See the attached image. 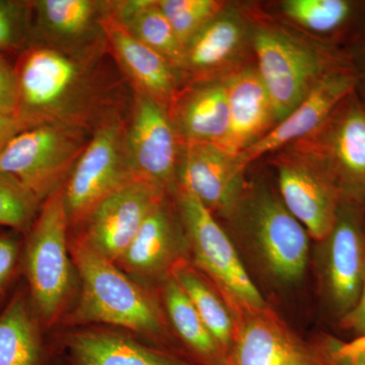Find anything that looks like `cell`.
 <instances>
[{"mask_svg":"<svg viewBox=\"0 0 365 365\" xmlns=\"http://www.w3.org/2000/svg\"><path fill=\"white\" fill-rule=\"evenodd\" d=\"M90 138L85 129L66 125L28 127L0 150V174L44 202L66 184Z\"/></svg>","mask_w":365,"mask_h":365,"instance_id":"obj_8","label":"cell"},{"mask_svg":"<svg viewBox=\"0 0 365 365\" xmlns=\"http://www.w3.org/2000/svg\"><path fill=\"white\" fill-rule=\"evenodd\" d=\"M262 83L282 121L329 72L353 68L352 59L339 52L309 49L277 31L261 29L253 38Z\"/></svg>","mask_w":365,"mask_h":365,"instance_id":"obj_7","label":"cell"},{"mask_svg":"<svg viewBox=\"0 0 365 365\" xmlns=\"http://www.w3.org/2000/svg\"><path fill=\"white\" fill-rule=\"evenodd\" d=\"M40 326L30 297L18 292L0 314V365H44Z\"/></svg>","mask_w":365,"mask_h":365,"instance_id":"obj_25","label":"cell"},{"mask_svg":"<svg viewBox=\"0 0 365 365\" xmlns=\"http://www.w3.org/2000/svg\"><path fill=\"white\" fill-rule=\"evenodd\" d=\"M21 234L7 230L0 232V300L13 284L24 255Z\"/></svg>","mask_w":365,"mask_h":365,"instance_id":"obj_32","label":"cell"},{"mask_svg":"<svg viewBox=\"0 0 365 365\" xmlns=\"http://www.w3.org/2000/svg\"><path fill=\"white\" fill-rule=\"evenodd\" d=\"M42 204L16 179L0 174V227L26 235Z\"/></svg>","mask_w":365,"mask_h":365,"instance_id":"obj_30","label":"cell"},{"mask_svg":"<svg viewBox=\"0 0 365 365\" xmlns=\"http://www.w3.org/2000/svg\"><path fill=\"white\" fill-rule=\"evenodd\" d=\"M168 111L180 144L220 146L228 129L225 78L194 83L178 93Z\"/></svg>","mask_w":365,"mask_h":365,"instance_id":"obj_21","label":"cell"},{"mask_svg":"<svg viewBox=\"0 0 365 365\" xmlns=\"http://www.w3.org/2000/svg\"><path fill=\"white\" fill-rule=\"evenodd\" d=\"M357 78V86L362 85L365 83V72L364 73L355 74Z\"/></svg>","mask_w":365,"mask_h":365,"instance_id":"obj_37","label":"cell"},{"mask_svg":"<svg viewBox=\"0 0 365 365\" xmlns=\"http://www.w3.org/2000/svg\"><path fill=\"white\" fill-rule=\"evenodd\" d=\"M245 29L235 16L220 14L204 26L185 48L182 71L194 83L211 81V76L227 67L241 51Z\"/></svg>","mask_w":365,"mask_h":365,"instance_id":"obj_24","label":"cell"},{"mask_svg":"<svg viewBox=\"0 0 365 365\" xmlns=\"http://www.w3.org/2000/svg\"><path fill=\"white\" fill-rule=\"evenodd\" d=\"M283 13L314 33L342 34L364 13L362 4L348 0H288Z\"/></svg>","mask_w":365,"mask_h":365,"instance_id":"obj_28","label":"cell"},{"mask_svg":"<svg viewBox=\"0 0 365 365\" xmlns=\"http://www.w3.org/2000/svg\"><path fill=\"white\" fill-rule=\"evenodd\" d=\"M237 330L225 365H343L341 340L307 341L270 307L235 317Z\"/></svg>","mask_w":365,"mask_h":365,"instance_id":"obj_11","label":"cell"},{"mask_svg":"<svg viewBox=\"0 0 365 365\" xmlns=\"http://www.w3.org/2000/svg\"><path fill=\"white\" fill-rule=\"evenodd\" d=\"M30 2L31 13L46 45L86 51L97 48L93 38L103 32L101 21L108 2L93 0H38Z\"/></svg>","mask_w":365,"mask_h":365,"instance_id":"obj_22","label":"cell"},{"mask_svg":"<svg viewBox=\"0 0 365 365\" xmlns=\"http://www.w3.org/2000/svg\"><path fill=\"white\" fill-rule=\"evenodd\" d=\"M173 197L188 237L190 261L220 290L235 317L267 307L215 216L189 192L178 189Z\"/></svg>","mask_w":365,"mask_h":365,"instance_id":"obj_6","label":"cell"},{"mask_svg":"<svg viewBox=\"0 0 365 365\" xmlns=\"http://www.w3.org/2000/svg\"><path fill=\"white\" fill-rule=\"evenodd\" d=\"M60 344L69 365H196L186 357L108 327L72 328Z\"/></svg>","mask_w":365,"mask_h":365,"instance_id":"obj_18","label":"cell"},{"mask_svg":"<svg viewBox=\"0 0 365 365\" xmlns=\"http://www.w3.org/2000/svg\"><path fill=\"white\" fill-rule=\"evenodd\" d=\"M69 250L81 290L76 306L63 319L66 325L122 329L187 359L170 330L158 289L137 282L78 235L69 239Z\"/></svg>","mask_w":365,"mask_h":365,"instance_id":"obj_1","label":"cell"},{"mask_svg":"<svg viewBox=\"0 0 365 365\" xmlns=\"http://www.w3.org/2000/svg\"><path fill=\"white\" fill-rule=\"evenodd\" d=\"M32 44L21 52L14 66L18 83L16 117L28 127L59 124L85 129L95 93L91 53Z\"/></svg>","mask_w":365,"mask_h":365,"instance_id":"obj_2","label":"cell"},{"mask_svg":"<svg viewBox=\"0 0 365 365\" xmlns=\"http://www.w3.org/2000/svg\"><path fill=\"white\" fill-rule=\"evenodd\" d=\"M157 2L185 48L204 26L222 13L225 6L223 2L215 0H158Z\"/></svg>","mask_w":365,"mask_h":365,"instance_id":"obj_29","label":"cell"},{"mask_svg":"<svg viewBox=\"0 0 365 365\" xmlns=\"http://www.w3.org/2000/svg\"><path fill=\"white\" fill-rule=\"evenodd\" d=\"M354 69L329 72L297 108L258 143L237 155L245 170L267 153L283 150L319 128L350 93L356 91Z\"/></svg>","mask_w":365,"mask_h":365,"instance_id":"obj_17","label":"cell"},{"mask_svg":"<svg viewBox=\"0 0 365 365\" xmlns=\"http://www.w3.org/2000/svg\"><path fill=\"white\" fill-rule=\"evenodd\" d=\"M245 169L237 155L211 144H180L178 189L196 197L215 216L228 218L244 194Z\"/></svg>","mask_w":365,"mask_h":365,"instance_id":"obj_15","label":"cell"},{"mask_svg":"<svg viewBox=\"0 0 365 365\" xmlns=\"http://www.w3.org/2000/svg\"><path fill=\"white\" fill-rule=\"evenodd\" d=\"M228 129L220 150L240 155L277 124L270 97L257 69H242L225 78Z\"/></svg>","mask_w":365,"mask_h":365,"instance_id":"obj_20","label":"cell"},{"mask_svg":"<svg viewBox=\"0 0 365 365\" xmlns=\"http://www.w3.org/2000/svg\"><path fill=\"white\" fill-rule=\"evenodd\" d=\"M170 276L188 297L203 323L227 355L237 330V319L220 290L189 259L175 265Z\"/></svg>","mask_w":365,"mask_h":365,"instance_id":"obj_27","label":"cell"},{"mask_svg":"<svg viewBox=\"0 0 365 365\" xmlns=\"http://www.w3.org/2000/svg\"><path fill=\"white\" fill-rule=\"evenodd\" d=\"M26 128L18 117L0 113V150L9 143V139Z\"/></svg>","mask_w":365,"mask_h":365,"instance_id":"obj_35","label":"cell"},{"mask_svg":"<svg viewBox=\"0 0 365 365\" xmlns=\"http://www.w3.org/2000/svg\"><path fill=\"white\" fill-rule=\"evenodd\" d=\"M125 144L134 177L158 185L174 196L178 191L180 143L168 109L150 98L136 93Z\"/></svg>","mask_w":365,"mask_h":365,"instance_id":"obj_14","label":"cell"},{"mask_svg":"<svg viewBox=\"0 0 365 365\" xmlns=\"http://www.w3.org/2000/svg\"><path fill=\"white\" fill-rule=\"evenodd\" d=\"M339 357L343 365H365V343L341 341Z\"/></svg>","mask_w":365,"mask_h":365,"instance_id":"obj_34","label":"cell"},{"mask_svg":"<svg viewBox=\"0 0 365 365\" xmlns=\"http://www.w3.org/2000/svg\"><path fill=\"white\" fill-rule=\"evenodd\" d=\"M19 105L18 83L14 67L0 56V113L16 117Z\"/></svg>","mask_w":365,"mask_h":365,"instance_id":"obj_33","label":"cell"},{"mask_svg":"<svg viewBox=\"0 0 365 365\" xmlns=\"http://www.w3.org/2000/svg\"><path fill=\"white\" fill-rule=\"evenodd\" d=\"M365 314V277H364V287H362V292L361 295H360V299L359 304H357L356 307H355L354 309L348 314V316H346L344 319L347 318H355V317H359L362 316V314Z\"/></svg>","mask_w":365,"mask_h":365,"instance_id":"obj_36","label":"cell"},{"mask_svg":"<svg viewBox=\"0 0 365 365\" xmlns=\"http://www.w3.org/2000/svg\"><path fill=\"white\" fill-rule=\"evenodd\" d=\"M69 232L61 188L43 202L24 245L29 297L46 328L64 319L76 289L78 273L69 250Z\"/></svg>","mask_w":365,"mask_h":365,"instance_id":"obj_4","label":"cell"},{"mask_svg":"<svg viewBox=\"0 0 365 365\" xmlns=\"http://www.w3.org/2000/svg\"><path fill=\"white\" fill-rule=\"evenodd\" d=\"M190 260L188 237L174 197L150 211L117 266L137 282L158 289L179 262Z\"/></svg>","mask_w":365,"mask_h":365,"instance_id":"obj_13","label":"cell"},{"mask_svg":"<svg viewBox=\"0 0 365 365\" xmlns=\"http://www.w3.org/2000/svg\"><path fill=\"white\" fill-rule=\"evenodd\" d=\"M158 292L170 330L187 359L196 365H225L227 355L176 280L170 276Z\"/></svg>","mask_w":365,"mask_h":365,"instance_id":"obj_23","label":"cell"},{"mask_svg":"<svg viewBox=\"0 0 365 365\" xmlns=\"http://www.w3.org/2000/svg\"><path fill=\"white\" fill-rule=\"evenodd\" d=\"M109 9L117 19L136 38L176 69L182 71L185 60V46L179 40L157 1L127 0L109 2Z\"/></svg>","mask_w":365,"mask_h":365,"instance_id":"obj_26","label":"cell"},{"mask_svg":"<svg viewBox=\"0 0 365 365\" xmlns=\"http://www.w3.org/2000/svg\"><path fill=\"white\" fill-rule=\"evenodd\" d=\"M106 40L137 93L169 110L178 93V71L158 53L144 45L109 9L101 21Z\"/></svg>","mask_w":365,"mask_h":365,"instance_id":"obj_19","label":"cell"},{"mask_svg":"<svg viewBox=\"0 0 365 365\" xmlns=\"http://www.w3.org/2000/svg\"><path fill=\"white\" fill-rule=\"evenodd\" d=\"M279 197L290 213L319 242L331 232L342 202L335 185L321 170L281 150L274 160Z\"/></svg>","mask_w":365,"mask_h":365,"instance_id":"obj_16","label":"cell"},{"mask_svg":"<svg viewBox=\"0 0 365 365\" xmlns=\"http://www.w3.org/2000/svg\"><path fill=\"white\" fill-rule=\"evenodd\" d=\"M32 13L30 2L0 0V56L23 52L30 44Z\"/></svg>","mask_w":365,"mask_h":365,"instance_id":"obj_31","label":"cell"},{"mask_svg":"<svg viewBox=\"0 0 365 365\" xmlns=\"http://www.w3.org/2000/svg\"><path fill=\"white\" fill-rule=\"evenodd\" d=\"M228 220L271 284L290 288L304 280L309 235L285 207L279 194L266 187L246 189Z\"/></svg>","mask_w":365,"mask_h":365,"instance_id":"obj_3","label":"cell"},{"mask_svg":"<svg viewBox=\"0 0 365 365\" xmlns=\"http://www.w3.org/2000/svg\"><path fill=\"white\" fill-rule=\"evenodd\" d=\"M321 170L342 202L365 206V103L350 93L313 133L283 150Z\"/></svg>","mask_w":365,"mask_h":365,"instance_id":"obj_5","label":"cell"},{"mask_svg":"<svg viewBox=\"0 0 365 365\" xmlns=\"http://www.w3.org/2000/svg\"><path fill=\"white\" fill-rule=\"evenodd\" d=\"M126 127L113 116L100 122L62 187L69 227L81 228L105 198L136 179L126 153Z\"/></svg>","mask_w":365,"mask_h":365,"instance_id":"obj_10","label":"cell"},{"mask_svg":"<svg viewBox=\"0 0 365 365\" xmlns=\"http://www.w3.org/2000/svg\"><path fill=\"white\" fill-rule=\"evenodd\" d=\"M318 242L314 266L325 311L338 324L359 304L365 277L364 207L341 202L331 232Z\"/></svg>","mask_w":365,"mask_h":365,"instance_id":"obj_9","label":"cell"},{"mask_svg":"<svg viewBox=\"0 0 365 365\" xmlns=\"http://www.w3.org/2000/svg\"><path fill=\"white\" fill-rule=\"evenodd\" d=\"M167 196L158 185L132 180L98 204L76 235L96 253L117 263L150 211Z\"/></svg>","mask_w":365,"mask_h":365,"instance_id":"obj_12","label":"cell"},{"mask_svg":"<svg viewBox=\"0 0 365 365\" xmlns=\"http://www.w3.org/2000/svg\"><path fill=\"white\" fill-rule=\"evenodd\" d=\"M364 213H365V206H364Z\"/></svg>","mask_w":365,"mask_h":365,"instance_id":"obj_38","label":"cell"}]
</instances>
